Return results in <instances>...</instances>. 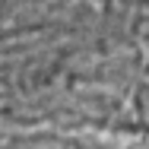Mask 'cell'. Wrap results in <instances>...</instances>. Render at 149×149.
Instances as JSON below:
<instances>
[{"label": "cell", "mask_w": 149, "mask_h": 149, "mask_svg": "<svg viewBox=\"0 0 149 149\" xmlns=\"http://www.w3.org/2000/svg\"><path fill=\"white\" fill-rule=\"evenodd\" d=\"M57 0H0V22H10V19H19V16H29L35 10H45Z\"/></svg>", "instance_id": "7a4b0ae2"}, {"label": "cell", "mask_w": 149, "mask_h": 149, "mask_svg": "<svg viewBox=\"0 0 149 149\" xmlns=\"http://www.w3.org/2000/svg\"><path fill=\"white\" fill-rule=\"evenodd\" d=\"M0 149H136V140H114V136H95V133H67V130L0 127Z\"/></svg>", "instance_id": "6da1fadb"}]
</instances>
